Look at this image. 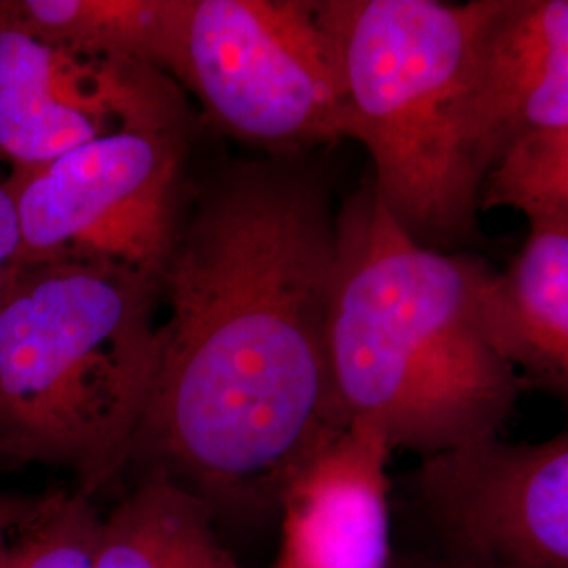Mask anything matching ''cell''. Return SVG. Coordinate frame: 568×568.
I'll return each instance as SVG.
<instances>
[{
	"label": "cell",
	"mask_w": 568,
	"mask_h": 568,
	"mask_svg": "<svg viewBox=\"0 0 568 568\" xmlns=\"http://www.w3.org/2000/svg\"><path fill=\"white\" fill-rule=\"evenodd\" d=\"M116 129L114 122L42 93L0 89V171L42 166Z\"/></svg>",
	"instance_id": "obj_14"
},
{
	"label": "cell",
	"mask_w": 568,
	"mask_h": 568,
	"mask_svg": "<svg viewBox=\"0 0 568 568\" xmlns=\"http://www.w3.org/2000/svg\"><path fill=\"white\" fill-rule=\"evenodd\" d=\"M102 516L79 490L44 493V504L0 554V568H95Z\"/></svg>",
	"instance_id": "obj_15"
},
{
	"label": "cell",
	"mask_w": 568,
	"mask_h": 568,
	"mask_svg": "<svg viewBox=\"0 0 568 568\" xmlns=\"http://www.w3.org/2000/svg\"><path fill=\"white\" fill-rule=\"evenodd\" d=\"M490 265L408 236L366 180L337 211L328 361L347 419L438 457L501 436L523 379L488 339Z\"/></svg>",
	"instance_id": "obj_2"
},
{
	"label": "cell",
	"mask_w": 568,
	"mask_h": 568,
	"mask_svg": "<svg viewBox=\"0 0 568 568\" xmlns=\"http://www.w3.org/2000/svg\"><path fill=\"white\" fill-rule=\"evenodd\" d=\"M21 234L18 206L7 171H0V305L20 272Z\"/></svg>",
	"instance_id": "obj_17"
},
{
	"label": "cell",
	"mask_w": 568,
	"mask_h": 568,
	"mask_svg": "<svg viewBox=\"0 0 568 568\" xmlns=\"http://www.w3.org/2000/svg\"><path fill=\"white\" fill-rule=\"evenodd\" d=\"M392 453L365 419L316 450L284 488L274 568H389Z\"/></svg>",
	"instance_id": "obj_8"
},
{
	"label": "cell",
	"mask_w": 568,
	"mask_h": 568,
	"mask_svg": "<svg viewBox=\"0 0 568 568\" xmlns=\"http://www.w3.org/2000/svg\"><path fill=\"white\" fill-rule=\"evenodd\" d=\"M159 295L119 265L21 267L0 305V469L60 467L91 499L121 480L161 365Z\"/></svg>",
	"instance_id": "obj_3"
},
{
	"label": "cell",
	"mask_w": 568,
	"mask_h": 568,
	"mask_svg": "<svg viewBox=\"0 0 568 568\" xmlns=\"http://www.w3.org/2000/svg\"><path fill=\"white\" fill-rule=\"evenodd\" d=\"M44 504V495H16L0 493V554L11 544V539L37 518Z\"/></svg>",
	"instance_id": "obj_19"
},
{
	"label": "cell",
	"mask_w": 568,
	"mask_h": 568,
	"mask_svg": "<svg viewBox=\"0 0 568 568\" xmlns=\"http://www.w3.org/2000/svg\"><path fill=\"white\" fill-rule=\"evenodd\" d=\"M527 241L480 295L488 339L525 386L548 392L568 422V220L527 215Z\"/></svg>",
	"instance_id": "obj_10"
},
{
	"label": "cell",
	"mask_w": 568,
	"mask_h": 568,
	"mask_svg": "<svg viewBox=\"0 0 568 568\" xmlns=\"http://www.w3.org/2000/svg\"><path fill=\"white\" fill-rule=\"evenodd\" d=\"M307 156L213 173L164 270L163 354L129 469L161 474L217 527L274 525L291 478L349 424L328 361L337 211Z\"/></svg>",
	"instance_id": "obj_1"
},
{
	"label": "cell",
	"mask_w": 568,
	"mask_h": 568,
	"mask_svg": "<svg viewBox=\"0 0 568 568\" xmlns=\"http://www.w3.org/2000/svg\"><path fill=\"white\" fill-rule=\"evenodd\" d=\"M567 126L568 0H499L469 95V145L483 183L514 145Z\"/></svg>",
	"instance_id": "obj_9"
},
{
	"label": "cell",
	"mask_w": 568,
	"mask_h": 568,
	"mask_svg": "<svg viewBox=\"0 0 568 568\" xmlns=\"http://www.w3.org/2000/svg\"><path fill=\"white\" fill-rule=\"evenodd\" d=\"M389 568H514L495 562L483 556L464 554L455 549L436 548V546H422L408 549L403 554H394Z\"/></svg>",
	"instance_id": "obj_18"
},
{
	"label": "cell",
	"mask_w": 568,
	"mask_h": 568,
	"mask_svg": "<svg viewBox=\"0 0 568 568\" xmlns=\"http://www.w3.org/2000/svg\"><path fill=\"white\" fill-rule=\"evenodd\" d=\"M405 499L426 546L514 568H568V422L541 443L497 436L419 459Z\"/></svg>",
	"instance_id": "obj_7"
},
{
	"label": "cell",
	"mask_w": 568,
	"mask_h": 568,
	"mask_svg": "<svg viewBox=\"0 0 568 568\" xmlns=\"http://www.w3.org/2000/svg\"><path fill=\"white\" fill-rule=\"evenodd\" d=\"M508 206L556 213L568 220V126L518 143L490 169L480 192V211Z\"/></svg>",
	"instance_id": "obj_16"
},
{
	"label": "cell",
	"mask_w": 568,
	"mask_h": 568,
	"mask_svg": "<svg viewBox=\"0 0 568 568\" xmlns=\"http://www.w3.org/2000/svg\"><path fill=\"white\" fill-rule=\"evenodd\" d=\"M95 568H241L211 511L161 474H142L102 516Z\"/></svg>",
	"instance_id": "obj_12"
},
{
	"label": "cell",
	"mask_w": 568,
	"mask_h": 568,
	"mask_svg": "<svg viewBox=\"0 0 568 568\" xmlns=\"http://www.w3.org/2000/svg\"><path fill=\"white\" fill-rule=\"evenodd\" d=\"M183 0H0V23L68 51L169 74Z\"/></svg>",
	"instance_id": "obj_13"
},
{
	"label": "cell",
	"mask_w": 568,
	"mask_h": 568,
	"mask_svg": "<svg viewBox=\"0 0 568 568\" xmlns=\"http://www.w3.org/2000/svg\"><path fill=\"white\" fill-rule=\"evenodd\" d=\"M169 77L265 156L347 140L342 58L321 0H183Z\"/></svg>",
	"instance_id": "obj_5"
},
{
	"label": "cell",
	"mask_w": 568,
	"mask_h": 568,
	"mask_svg": "<svg viewBox=\"0 0 568 568\" xmlns=\"http://www.w3.org/2000/svg\"><path fill=\"white\" fill-rule=\"evenodd\" d=\"M497 2L321 0L342 58L347 140L368 152L389 215L436 251L478 239L469 95Z\"/></svg>",
	"instance_id": "obj_4"
},
{
	"label": "cell",
	"mask_w": 568,
	"mask_h": 568,
	"mask_svg": "<svg viewBox=\"0 0 568 568\" xmlns=\"http://www.w3.org/2000/svg\"><path fill=\"white\" fill-rule=\"evenodd\" d=\"M0 89H26L114 122L121 129H185L182 91L148 63L95 58L0 23Z\"/></svg>",
	"instance_id": "obj_11"
},
{
	"label": "cell",
	"mask_w": 568,
	"mask_h": 568,
	"mask_svg": "<svg viewBox=\"0 0 568 568\" xmlns=\"http://www.w3.org/2000/svg\"><path fill=\"white\" fill-rule=\"evenodd\" d=\"M185 129H116L51 163L7 173L20 270L119 265L163 284L182 225Z\"/></svg>",
	"instance_id": "obj_6"
}]
</instances>
